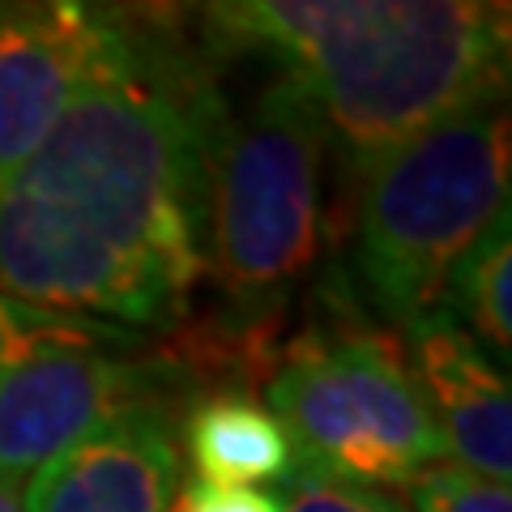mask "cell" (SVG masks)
Wrapping results in <instances>:
<instances>
[{"label": "cell", "instance_id": "cell-1", "mask_svg": "<svg viewBox=\"0 0 512 512\" xmlns=\"http://www.w3.org/2000/svg\"><path fill=\"white\" fill-rule=\"evenodd\" d=\"M197 13L205 52L256 56L308 90L355 180L431 124L504 99L508 5L239 0Z\"/></svg>", "mask_w": 512, "mask_h": 512}, {"label": "cell", "instance_id": "cell-2", "mask_svg": "<svg viewBox=\"0 0 512 512\" xmlns=\"http://www.w3.org/2000/svg\"><path fill=\"white\" fill-rule=\"evenodd\" d=\"M218 82L154 22L120 13V43L13 175L188 295L201 269L205 137Z\"/></svg>", "mask_w": 512, "mask_h": 512}, {"label": "cell", "instance_id": "cell-3", "mask_svg": "<svg viewBox=\"0 0 512 512\" xmlns=\"http://www.w3.org/2000/svg\"><path fill=\"white\" fill-rule=\"evenodd\" d=\"M504 99L431 124L359 175L355 278L380 320L414 329L440 312L457 261L508 210Z\"/></svg>", "mask_w": 512, "mask_h": 512}, {"label": "cell", "instance_id": "cell-4", "mask_svg": "<svg viewBox=\"0 0 512 512\" xmlns=\"http://www.w3.org/2000/svg\"><path fill=\"white\" fill-rule=\"evenodd\" d=\"M325 124L295 77L269 73L244 103L218 94L205 137L201 269L231 303L261 312L320 252Z\"/></svg>", "mask_w": 512, "mask_h": 512}, {"label": "cell", "instance_id": "cell-5", "mask_svg": "<svg viewBox=\"0 0 512 512\" xmlns=\"http://www.w3.org/2000/svg\"><path fill=\"white\" fill-rule=\"evenodd\" d=\"M269 410L295 448V466L359 487H406L448 448L389 333L312 325L282 350Z\"/></svg>", "mask_w": 512, "mask_h": 512}, {"label": "cell", "instance_id": "cell-6", "mask_svg": "<svg viewBox=\"0 0 512 512\" xmlns=\"http://www.w3.org/2000/svg\"><path fill=\"white\" fill-rule=\"evenodd\" d=\"M111 329L0 299V474L18 483L128 406L163 402L158 367L107 350Z\"/></svg>", "mask_w": 512, "mask_h": 512}, {"label": "cell", "instance_id": "cell-7", "mask_svg": "<svg viewBox=\"0 0 512 512\" xmlns=\"http://www.w3.org/2000/svg\"><path fill=\"white\" fill-rule=\"evenodd\" d=\"M0 299L116 325H158L184 308V291L158 269L13 184L0 188Z\"/></svg>", "mask_w": 512, "mask_h": 512}, {"label": "cell", "instance_id": "cell-8", "mask_svg": "<svg viewBox=\"0 0 512 512\" xmlns=\"http://www.w3.org/2000/svg\"><path fill=\"white\" fill-rule=\"evenodd\" d=\"M120 43V13L52 0L0 5V188L18 175L47 133Z\"/></svg>", "mask_w": 512, "mask_h": 512}, {"label": "cell", "instance_id": "cell-9", "mask_svg": "<svg viewBox=\"0 0 512 512\" xmlns=\"http://www.w3.org/2000/svg\"><path fill=\"white\" fill-rule=\"evenodd\" d=\"M180 440L163 402L128 406L43 461L26 512H171L180 500Z\"/></svg>", "mask_w": 512, "mask_h": 512}, {"label": "cell", "instance_id": "cell-10", "mask_svg": "<svg viewBox=\"0 0 512 512\" xmlns=\"http://www.w3.org/2000/svg\"><path fill=\"white\" fill-rule=\"evenodd\" d=\"M406 367L436 419L448 461L491 483L512 474L508 372L444 312L406 329Z\"/></svg>", "mask_w": 512, "mask_h": 512}, {"label": "cell", "instance_id": "cell-11", "mask_svg": "<svg viewBox=\"0 0 512 512\" xmlns=\"http://www.w3.org/2000/svg\"><path fill=\"white\" fill-rule=\"evenodd\" d=\"M184 448L201 483L214 487L274 483L299 470L274 410L239 389H218L192 402L184 414Z\"/></svg>", "mask_w": 512, "mask_h": 512}, {"label": "cell", "instance_id": "cell-12", "mask_svg": "<svg viewBox=\"0 0 512 512\" xmlns=\"http://www.w3.org/2000/svg\"><path fill=\"white\" fill-rule=\"evenodd\" d=\"M512 227L508 210L474 239V248L461 256L453 278L444 286L440 312L461 320V329L487 350V355L508 367L512 350Z\"/></svg>", "mask_w": 512, "mask_h": 512}, {"label": "cell", "instance_id": "cell-13", "mask_svg": "<svg viewBox=\"0 0 512 512\" xmlns=\"http://www.w3.org/2000/svg\"><path fill=\"white\" fill-rule=\"evenodd\" d=\"M406 512H512V491L444 461L406 483Z\"/></svg>", "mask_w": 512, "mask_h": 512}, {"label": "cell", "instance_id": "cell-14", "mask_svg": "<svg viewBox=\"0 0 512 512\" xmlns=\"http://www.w3.org/2000/svg\"><path fill=\"white\" fill-rule=\"evenodd\" d=\"M286 483H291V504L282 512H406L380 487H359L346 483V478L295 470Z\"/></svg>", "mask_w": 512, "mask_h": 512}, {"label": "cell", "instance_id": "cell-15", "mask_svg": "<svg viewBox=\"0 0 512 512\" xmlns=\"http://www.w3.org/2000/svg\"><path fill=\"white\" fill-rule=\"evenodd\" d=\"M180 512H282V504L261 487L192 483L188 491H180Z\"/></svg>", "mask_w": 512, "mask_h": 512}, {"label": "cell", "instance_id": "cell-16", "mask_svg": "<svg viewBox=\"0 0 512 512\" xmlns=\"http://www.w3.org/2000/svg\"><path fill=\"white\" fill-rule=\"evenodd\" d=\"M0 512H26V500H22V491L13 478L0 474Z\"/></svg>", "mask_w": 512, "mask_h": 512}, {"label": "cell", "instance_id": "cell-17", "mask_svg": "<svg viewBox=\"0 0 512 512\" xmlns=\"http://www.w3.org/2000/svg\"><path fill=\"white\" fill-rule=\"evenodd\" d=\"M171 512H180V500H175V504H171Z\"/></svg>", "mask_w": 512, "mask_h": 512}]
</instances>
